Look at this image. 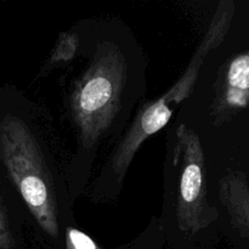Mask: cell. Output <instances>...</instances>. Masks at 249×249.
Here are the masks:
<instances>
[{"label": "cell", "instance_id": "obj_1", "mask_svg": "<svg viewBox=\"0 0 249 249\" xmlns=\"http://www.w3.org/2000/svg\"><path fill=\"white\" fill-rule=\"evenodd\" d=\"M233 15L235 2L232 0L219 2L208 31L204 34L203 40L197 48L184 74L165 94L155 101L148 102L136 114V118L117 146V150L114 151L109 163L112 174L119 181L123 180L141 145L169 123L175 109L194 91L199 71L206 57L226 38V34L230 31L232 23Z\"/></svg>", "mask_w": 249, "mask_h": 249}, {"label": "cell", "instance_id": "obj_2", "mask_svg": "<svg viewBox=\"0 0 249 249\" xmlns=\"http://www.w3.org/2000/svg\"><path fill=\"white\" fill-rule=\"evenodd\" d=\"M128 79V65L118 45L99 44L94 57L75 83L70 111L84 148L99 142L113 123Z\"/></svg>", "mask_w": 249, "mask_h": 249}, {"label": "cell", "instance_id": "obj_3", "mask_svg": "<svg viewBox=\"0 0 249 249\" xmlns=\"http://www.w3.org/2000/svg\"><path fill=\"white\" fill-rule=\"evenodd\" d=\"M0 157L34 220L44 232L57 238V201L50 172L31 129L12 114L0 122Z\"/></svg>", "mask_w": 249, "mask_h": 249}, {"label": "cell", "instance_id": "obj_4", "mask_svg": "<svg viewBox=\"0 0 249 249\" xmlns=\"http://www.w3.org/2000/svg\"><path fill=\"white\" fill-rule=\"evenodd\" d=\"M175 164L179 167L175 204L178 226L187 235H196L216 221L219 212L207 198L206 156L202 141L185 123L177 129Z\"/></svg>", "mask_w": 249, "mask_h": 249}, {"label": "cell", "instance_id": "obj_5", "mask_svg": "<svg viewBox=\"0 0 249 249\" xmlns=\"http://www.w3.org/2000/svg\"><path fill=\"white\" fill-rule=\"evenodd\" d=\"M249 107V49L229 57L219 67L209 107L214 126L228 124Z\"/></svg>", "mask_w": 249, "mask_h": 249}, {"label": "cell", "instance_id": "obj_6", "mask_svg": "<svg viewBox=\"0 0 249 249\" xmlns=\"http://www.w3.org/2000/svg\"><path fill=\"white\" fill-rule=\"evenodd\" d=\"M219 199L231 225L249 240V182L242 170L228 169L219 180Z\"/></svg>", "mask_w": 249, "mask_h": 249}, {"label": "cell", "instance_id": "obj_7", "mask_svg": "<svg viewBox=\"0 0 249 249\" xmlns=\"http://www.w3.org/2000/svg\"><path fill=\"white\" fill-rule=\"evenodd\" d=\"M79 49V36L75 32H62L56 40L55 46L51 50L50 56L41 67L39 75L48 74L56 66L70 62L73 60Z\"/></svg>", "mask_w": 249, "mask_h": 249}, {"label": "cell", "instance_id": "obj_8", "mask_svg": "<svg viewBox=\"0 0 249 249\" xmlns=\"http://www.w3.org/2000/svg\"><path fill=\"white\" fill-rule=\"evenodd\" d=\"M66 249H100L88 235L77 229H68Z\"/></svg>", "mask_w": 249, "mask_h": 249}, {"label": "cell", "instance_id": "obj_9", "mask_svg": "<svg viewBox=\"0 0 249 249\" xmlns=\"http://www.w3.org/2000/svg\"><path fill=\"white\" fill-rule=\"evenodd\" d=\"M15 246L14 237L10 230L5 212L0 204V249H12Z\"/></svg>", "mask_w": 249, "mask_h": 249}]
</instances>
